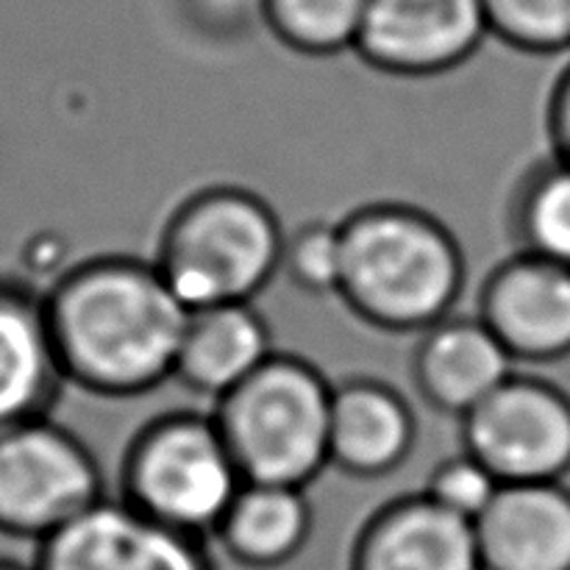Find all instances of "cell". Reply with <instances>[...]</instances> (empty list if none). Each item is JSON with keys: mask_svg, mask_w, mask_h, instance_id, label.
Wrapping results in <instances>:
<instances>
[{"mask_svg": "<svg viewBox=\"0 0 570 570\" xmlns=\"http://www.w3.org/2000/svg\"><path fill=\"white\" fill-rule=\"evenodd\" d=\"M42 293L67 384L100 399H134L173 379L189 312L154 259L92 256Z\"/></svg>", "mask_w": 570, "mask_h": 570, "instance_id": "1", "label": "cell"}, {"mask_svg": "<svg viewBox=\"0 0 570 570\" xmlns=\"http://www.w3.org/2000/svg\"><path fill=\"white\" fill-rule=\"evenodd\" d=\"M337 298L390 334H421L451 315L465 287V254L440 217L401 200L365 204L340 220Z\"/></svg>", "mask_w": 570, "mask_h": 570, "instance_id": "2", "label": "cell"}, {"mask_svg": "<svg viewBox=\"0 0 570 570\" xmlns=\"http://www.w3.org/2000/svg\"><path fill=\"white\" fill-rule=\"evenodd\" d=\"M284 234L262 195L212 184L170 212L154 265L187 312L254 301L282 273Z\"/></svg>", "mask_w": 570, "mask_h": 570, "instance_id": "3", "label": "cell"}, {"mask_svg": "<svg viewBox=\"0 0 570 570\" xmlns=\"http://www.w3.org/2000/svg\"><path fill=\"white\" fill-rule=\"evenodd\" d=\"M334 384L295 354H273L215 401L217 429L245 482L309 488L328 468Z\"/></svg>", "mask_w": 570, "mask_h": 570, "instance_id": "4", "label": "cell"}, {"mask_svg": "<svg viewBox=\"0 0 570 570\" xmlns=\"http://www.w3.org/2000/svg\"><path fill=\"white\" fill-rule=\"evenodd\" d=\"M243 473L212 412H165L126 445L120 501L189 538L215 534Z\"/></svg>", "mask_w": 570, "mask_h": 570, "instance_id": "5", "label": "cell"}, {"mask_svg": "<svg viewBox=\"0 0 570 570\" xmlns=\"http://www.w3.org/2000/svg\"><path fill=\"white\" fill-rule=\"evenodd\" d=\"M106 499L104 471L50 415L0 426V534L42 543Z\"/></svg>", "mask_w": 570, "mask_h": 570, "instance_id": "6", "label": "cell"}, {"mask_svg": "<svg viewBox=\"0 0 570 570\" xmlns=\"http://www.w3.org/2000/svg\"><path fill=\"white\" fill-rule=\"evenodd\" d=\"M462 451L501 484L562 482L570 473V395L515 371L462 417Z\"/></svg>", "mask_w": 570, "mask_h": 570, "instance_id": "7", "label": "cell"}, {"mask_svg": "<svg viewBox=\"0 0 570 570\" xmlns=\"http://www.w3.org/2000/svg\"><path fill=\"white\" fill-rule=\"evenodd\" d=\"M482 0H367L354 53L395 78H434L488 39Z\"/></svg>", "mask_w": 570, "mask_h": 570, "instance_id": "8", "label": "cell"}, {"mask_svg": "<svg viewBox=\"0 0 570 570\" xmlns=\"http://www.w3.org/2000/svg\"><path fill=\"white\" fill-rule=\"evenodd\" d=\"M37 546V570H215L204 540L161 527L120 499H100Z\"/></svg>", "mask_w": 570, "mask_h": 570, "instance_id": "9", "label": "cell"}, {"mask_svg": "<svg viewBox=\"0 0 570 570\" xmlns=\"http://www.w3.org/2000/svg\"><path fill=\"white\" fill-rule=\"evenodd\" d=\"M476 315L515 365L568 360L570 267L518 250L484 278Z\"/></svg>", "mask_w": 570, "mask_h": 570, "instance_id": "10", "label": "cell"}, {"mask_svg": "<svg viewBox=\"0 0 570 570\" xmlns=\"http://www.w3.org/2000/svg\"><path fill=\"white\" fill-rule=\"evenodd\" d=\"M351 570H482L476 529L423 493L401 495L360 529Z\"/></svg>", "mask_w": 570, "mask_h": 570, "instance_id": "11", "label": "cell"}, {"mask_svg": "<svg viewBox=\"0 0 570 570\" xmlns=\"http://www.w3.org/2000/svg\"><path fill=\"white\" fill-rule=\"evenodd\" d=\"M415 443V412L393 384L371 376L334 384L328 465L345 476L382 479L410 460Z\"/></svg>", "mask_w": 570, "mask_h": 570, "instance_id": "12", "label": "cell"}, {"mask_svg": "<svg viewBox=\"0 0 570 570\" xmlns=\"http://www.w3.org/2000/svg\"><path fill=\"white\" fill-rule=\"evenodd\" d=\"M515 367V360L479 315L443 317L421 332L412 354V379L421 399L460 421L495 393Z\"/></svg>", "mask_w": 570, "mask_h": 570, "instance_id": "13", "label": "cell"}, {"mask_svg": "<svg viewBox=\"0 0 570 570\" xmlns=\"http://www.w3.org/2000/svg\"><path fill=\"white\" fill-rule=\"evenodd\" d=\"M482 570H570V490L501 484L476 523Z\"/></svg>", "mask_w": 570, "mask_h": 570, "instance_id": "14", "label": "cell"}, {"mask_svg": "<svg viewBox=\"0 0 570 570\" xmlns=\"http://www.w3.org/2000/svg\"><path fill=\"white\" fill-rule=\"evenodd\" d=\"M65 384L45 293L0 276V426L50 415Z\"/></svg>", "mask_w": 570, "mask_h": 570, "instance_id": "15", "label": "cell"}, {"mask_svg": "<svg viewBox=\"0 0 570 570\" xmlns=\"http://www.w3.org/2000/svg\"><path fill=\"white\" fill-rule=\"evenodd\" d=\"M273 354L271 326L254 301L206 306L187 315L173 379L200 399L220 401Z\"/></svg>", "mask_w": 570, "mask_h": 570, "instance_id": "16", "label": "cell"}, {"mask_svg": "<svg viewBox=\"0 0 570 570\" xmlns=\"http://www.w3.org/2000/svg\"><path fill=\"white\" fill-rule=\"evenodd\" d=\"M312 527L315 512L304 488L243 482L212 538L237 566L273 570L304 551Z\"/></svg>", "mask_w": 570, "mask_h": 570, "instance_id": "17", "label": "cell"}, {"mask_svg": "<svg viewBox=\"0 0 570 570\" xmlns=\"http://www.w3.org/2000/svg\"><path fill=\"white\" fill-rule=\"evenodd\" d=\"M512 232L523 254L570 267V165L551 159L523 178L512 200Z\"/></svg>", "mask_w": 570, "mask_h": 570, "instance_id": "18", "label": "cell"}, {"mask_svg": "<svg viewBox=\"0 0 570 570\" xmlns=\"http://www.w3.org/2000/svg\"><path fill=\"white\" fill-rule=\"evenodd\" d=\"M367 0H259L267 31L301 56H340L354 50Z\"/></svg>", "mask_w": 570, "mask_h": 570, "instance_id": "19", "label": "cell"}, {"mask_svg": "<svg viewBox=\"0 0 570 570\" xmlns=\"http://www.w3.org/2000/svg\"><path fill=\"white\" fill-rule=\"evenodd\" d=\"M488 33L532 56L570 50V0H482Z\"/></svg>", "mask_w": 570, "mask_h": 570, "instance_id": "20", "label": "cell"}, {"mask_svg": "<svg viewBox=\"0 0 570 570\" xmlns=\"http://www.w3.org/2000/svg\"><path fill=\"white\" fill-rule=\"evenodd\" d=\"M340 223L306 220L284 234L282 273L306 295H334L340 287Z\"/></svg>", "mask_w": 570, "mask_h": 570, "instance_id": "21", "label": "cell"}, {"mask_svg": "<svg viewBox=\"0 0 570 570\" xmlns=\"http://www.w3.org/2000/svg\"><path fill=\"white\" fill-rule=\"evenodd\" d=\"M499 490L501 482L490 473V468H484L468 451H460L429 473L426 488L421 493L451 515L476 523L482 512L493 504Z\"/></svg>", "mask_w": 570, "mask_h": 570, "instance_id": "22", "label": "cell"}, {"mask_svg": "<svg viewBox=\"0 0 570 570\" xmlns=\"http://www.w3.org/2000/svg\"><path fill=\"white\" fill-rule=\"evenodd\" d=\"M546 126H549L551 145H554V159L570 165V65L560 72L554 89H551Z\"/></svg>", "mask_w": 570, "mask_h": 570, "instance_id": "23", "label": "cell"}, {"mask_svg": "<svg viewBox=\"0 0 570 570\" xmlns=\"http://www.w3.org/2000/svg\"><path fill=\"white\" fill-rule=\"evenodd\" d=\"M0 570H37V568H33V566H20V562L3 560V557H0Z\"/></svg>", "mask_w": 570, "mask_h": 570, "instance_id": "24", "label": "cell"}]
</instances>
